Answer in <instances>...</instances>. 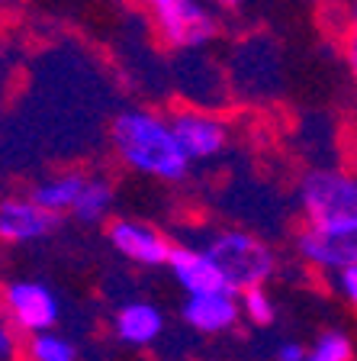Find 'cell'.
Listing matches in <instances>:
<instances>
[{
    "label": "cell",
    "instance_id": "obj_1",
    "mask_svg": "<svg viewBox=\"0 0 357 361\" xmlns=\"http://www.w3.org/2000/svg\"><path fill=\"white\" fill-rule=\"evenodd\" d=\"M110 145L126 168L164 184H180L190 174V158L180 149L171 120L155 110L129 106L116 113L110 123Z\"/></svg>",
    "mask_w": 357,
    "mask_h": 361
},
{
    "label": "cell",
    "instance_id": "obj_2",
    "mask_svg": "<svg viewBox=\"0 0 357 361\" xmlns=\"http://www.w3.org/2000/svg\"><path fill=\"white\" fill-rule=\"evenodd\" d=\"M206 252L213 255V262L219 264V271L225 274L229 287L235 293L251 290V287H264V281H270V274L277 271L274 248L254 233L245 229H223L206 242Z\"/></svg>",
    "mask_w": 357,
    "mask_h": 361
},
{
    "label": "cell",
    "instance_id": "obj_3",
    "mask_svg": "<svg viewBox=\"0 0 357 361\" xmlns=\"http://www.w3.org/2000/svg\"><path fill=\"white\" fill-rule=\"evenodd\" d=\"M306 226H335L357 219V178L342 168H313L299 180Z\"/></svg>",
    "mask_w": 357,
    "mask_h": 361
},
{
    "label": "cell",
    "instance_id": "obj_4",
    "mask_svg": "<svg viewBox=\"0 0 357 361\" xmlns=\"http://www.w3.org/2000/svg\"><path fill=\"white\" fill-rule=\"evenodd\" d=\"M158 36L171 49H200L216 39L219 20L203 0H149Z\"/></svg>",
    "mask_w": 357,
    "mask_h": 361
},
{
    "label": "cell",
    "instance_id": "obj_5",
    "mask_svg": "<svg viewBox=\"0 0 357 361\" xmlns=\"http://www.w3.org/2000/svg\"><path fill=\"white\" fill-rule=\"evenodd\" d=\"M299 255L322 271L357 268V219L335 226H306L296 239Z\"/></svg>",
    "mask_w": 357,
    "mask_h": 361
},
{
    "label": "cell",
    "instance_id": "obj_6",
    "mask_svg": "<svg viewBox=\"0 0 357 361\" xmlns=\"http://www.w3.org/2000/svg\"><path fill=\"white\" fill-rule=\"evenodd\" d=\"M171 129L177 135L184 155L190 158V165L196 161H213L225 152L229 145V126H225L223 116L206 110H194V106H184V110H174L171 116Z\"/></svg>",
    "mask_w": 357,
    "mask_h": 361
},
{
    "label": "cell",
    "instance_id": "obj_7",
    "mask_svg": "<svg viewBox=\"0 0 357 361\" xmlns=\"http://www.w3.org/2000/svg\"><path fill=\"white\" fill-rule=\"evenodd\" d=\"M4 303H7L10 323L23 332H49L61 316L58 297L49 284H39V281H13L4 293Z\"/></svg>",
    "mask_w": 357,
    "mask_h": 361
},
{
    "label": "cell",
    "instance_id": "obj_8",
    "mask_svg": "<svg viewBox=\"0 0 357 361\" xmlns=\"http://www.w3.org/2000/svg\"><path fill=\"white\" fill-rule=\"evenodd\" d=\"M106 239H110V245L126 262H135L142 268H161V264H168L171 248H174L161 229L142 223V219H129V216L113 219L106 226Z\"/></svg>",
    "mask_w": 357,
    "mask_h": 361
},
{
    "label": "cell",
    "instance_id": "obj_9",
    "mask_svg": "<svg viewBox=\"0 0 357 361\" xmlns=\"http://www.w3.org/2000/svg\"><path fill=\"white\" fill-rule=\"evenodd\" d=\"M61 216L42 210L32 197H7L0 200V239L4 242H39L58 229Z\"/></svg>",
    "mask_w": 357,
    "mask_h": 361
},
{
    "label": "cell",
    "instance_id": "obj_10",
    "mask_svg": "<svg viewBox=\"0 0 357 361\" xmlns=\"http://www.w3.org/2000/svg\"><path fill=\"white\" fill-rule=\"evenodd\" d=\"M174 281L187 290V297H203V293H219V290H232L225 274L219 271V264L213 262L206 248H194V245H174L171 258H168Z\"/></svg>",
    "mask_w": 357,
    "mask_h": 361
},
{
    "label": "cell",
    "instance_id": "obj_11",
    "mask_svg": "<svg viewBox=\"0 0 357 361\" xmlns=\"http://www.w3.org/2000/svg\"><path fill=\"white\" fill-rule=\"evenodd\" d=\"M180 316H184V323L190 329L216 336V332H225L238 323L242 307H238L235 290H219V293H203V297H187Z\"/></svg>",
    "mask_w": 357,
    "mask_h": 361
},
{
    "label": "cell",
    "instance_id": "obj_12",
    "mask_svg": "<svg viewBox=\"0 0 357 361\" xmlns=\"http://www.w3.org/2000/svg\"><path fill=\"white\" fill-rule=\"evenodd\" d=\"M113 332L126 345H135V348L151 345L164 332V313L149 300H129L113 316Z\"/></svg>",
    "mask_w": 357,
    "mask_h": 361
},
{
    "label": "cell",
    "instance_id": "obj_13",
    "mask_svg": "<svg viewBox=\"0 0 357 361\" xmlns=\"http://www.w3.org/2000/svg\"><path fill=\"white\" fill-rule=\"evenodd\" d=\"M84 188H87V174L65 171V174H55V178L36 184L30 197L42 210L55 213V216H65V213L75 210V203H77V197L84 194Z\"/></svg>",
    "mask_w": 357,
    "mask_h": 361
},
{
    "label": "cell",
    "instance_id": "obj_14",
    "mask_svg": "<svg viewBox=\"0 0 357 361\" xmlns=\"http://www.w3.org/2000/svg\"><path fill=\"white\" fill-rule=\"evenodd\" d=\"M110 207H113V184L106 178H87V188L77 197L71 216L84 226H97L110 216Z\"/></svg>",
    "mask_w": 357,
    "mask_h": 361
},
{
    "label": "cell",
    "instance_id": "obj_15",
    "mask_svg": "<svg viewBox=\"0 0 357 361\" xmlns=\"http://www.w3.org/2000/svg\"><path fill=\"white\" fill-rule=\"evenodd\" d=\"M30 358L32 361H77V348L65 336L39 332V336L30 338Z\"/></svg>",
    "mask_w": 357,
    "mask_h": 361
},
{
    "label": "cell",
    "instance_id": "obj_16",
    "mask_svg": "<svg viewBox=\"0 0 357 361\" xmlns=\"http://www.w3.org/2000/svg\"><path fill=\"white\" fill-rule=\"evenodd\" d=\"M238 307H242V316H245L251 326H270L274 323V300L264 287H251V290H242L238 293Z\"/></svg>",
    "mask_w": 357,
    "mask_h": 361
},
{
    "label": "cell",
    "instance_id": "obj_17",
    "mask_svg": "<svg viewBox=\"0 0 357 361\" xmlns=\"http://www.w3.org/2000/svg\"><path fill=\"white\" fill-rule=\"evenodd\" d=\"M354 358V345L344 332H322L315 338V345L309 348V361H351Z\"/></svg>",
    "mask_w": 357,
    "mask_h": 361
},
{
    "label": "cell",
    "instance_id": "obj_18",
    "mask_svg": "<svg viewBox=\"0 0 357 361\" xmlns=\"http://www.w3.org/2000/svg\"><path fill=\"white\" fill-rule=\"evenodd\" d=\"M335 287H338V293H342L344 300L357 310V268L338 271V274H335Z\"/></svg>",
    "mask_w": 357,
    "mask_h": 361
},
{
    "label": "cell",
    "instance_id": "obj_19",
    "mask_svg": "<svg viewBox=\"0 0 357 361\" xmlns=\"http://www.w3.org/2000/svg\"><path fill=\"white\" fill-rule=\"evenodd\" d=\"M16 355V336L7 323H0V361H13Z\"/></svg>",
    "mask_w": 357,
    "mask_h": 361
},
{
    "label": "cell",
    "instance_id": "obj_20",
    "mask_svg": "<svg viewBox=\"0 0 357 361\" xmlns=\"http://www.w3.org/2000/svg\"><path fill=\"white\" fill-rule=\"evenodd\" d=\"M277 361H309V352L299 342H283L277 348Z\"/></svg>",
    "mask_w": 357,
    "mask_h": 361
},
{
    "label": "cell",
    "instance_id": "obj_21",
    "mask_svg": "<svg viewBox=\"0 0 357 361\" xmlns=\"http://www.w3.org/2000/svg\"><path fill=\"white\" fill-rule=\"evenodd\" d=\"M344 52H348V65H351V75L357 81V30L348 36V45H344Z\"/></svg>",
    "mask_w": 357,
    "mask_h": 361
},
{
    "label": "cell",
    "instance_id": "obj_22",
    "mask_svg": "<svg viewBox=\"0 0 357 361\" xmlns=\"http://www.w3.org/2000/svg\"><path fill=\"white\" fill-rule=\"evenodd\" d=\"M209 4H219V7H238L242 0H209Z\"/></svg>",
    "mask_w": 357,
    "mask_h": 361
},
{
    "label": "cell",
    "instance_id": "obj_23",
    "mask_svg": "<svg viewBox=\"0 0 357 361\" xmlns=\"http://www.w3.org/2000/svg\"><path fill=\"white\" fill-rule=\"evenodd\" d=\"M351 16H354V30H357V0H354V10H351Z\"/></svg>",
    "mask_w": 357,
    "mask_h": 361
}]
</instances>
